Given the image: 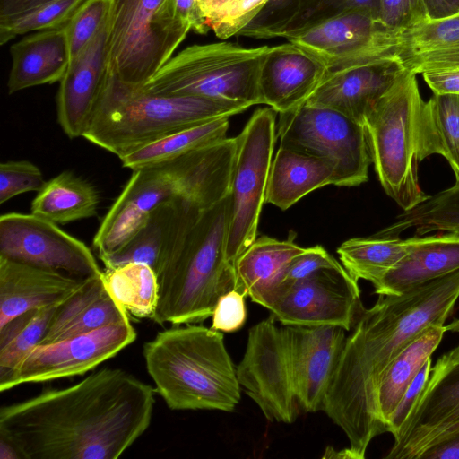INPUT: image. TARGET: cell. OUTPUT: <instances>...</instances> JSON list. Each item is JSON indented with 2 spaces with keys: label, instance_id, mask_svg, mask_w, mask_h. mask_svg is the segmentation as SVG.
<instances>
[{
  "label": "cell",
  "instance_id": "8d00e7d4",
  "mask_svg": "<svg viewBox=\"0 0 459 459\" xmlns=\"http://www.w3.org/2000/svg\"><path fill=\"white\" fill-rule=\"evenodd\" d=\"M59 306L31 309L0 328V375L12 369L39 344Z\"/></svg>",
  "mask_w": 459,
  "mask_h": 459
},
{
  "label": "cell",
  "instance_id": "db71d44e",
  "mask_svg": "<svg viewBox=\"0 0 459 459\" xmlns=\"http://www.w3.org/2000/svg\"><path fill=\"white\" fill-rule=\"evenodd\" d=\"M22 458L18 450L5 438L0 437V459Z\"/></svg>",
  "mask_w": 459,
  "mask_h": 459
},
{
  "label": "cell",
  "instance_id": "2e32d148",
  "mask_svg": "<svg viewBox=\"0 0 459 459\" xmlns=\"http://www.w3.org/2000/svg\"><path fill=\"white\" fill-rule=\"evenodd\" d=\"M0 256L78 277L103 272L82 241L32 213L1 215Z\"/></svg>",
  "mask_w": 459,
  "mask_h": 459
},
{
  "label": "cell",
  "instance_id": "f1b7e54d",
  "mask_svg": "<svg viewBox=\"0 0 459 459\" xmlns=\"http://www.w3.org/2000/svg\"><path fill=\"white\" fill-rule=\"evenodd\" d=\"M445 325H431L418 335L391 362L377 390V411L388 432L390 420L409 386L438 347L446 333Z\"/></svg>",
  "mask_w": 459,
  "mask_h": 459
},
{
  "label": "cell",
  "instance_id": "83f0119b",
  "mask_svg": "<svg viewBox=\"0 0 459 459\" xmlns=\"http://www.w3.org/2000/svg\"><path fill=\"white\" fill-rule=\"evenodd\" d=\"M334 180V167L326 160L280 146L272 160L265 203L285 211Z\"/></svg>",
  "mask_w": 459,
  "mask_h": 459
},
{
  "label": "cell",
  "instance_id": "7402d4cb",
  "mask_svg": "<svg viewBox=\"0 0 459 459\" xmlns=\"http://www.w3.org/2000/svg\"><path fill=\"white\" fill-rule=\"evenodd\" d=\"M327 71L322 62L290 41L270 47L259 72L262 102L276 113L299 108L317 88Z\"/></svg>",
  "mask_w": 459,
  "mask_h": 459
},
{
  "label": "cell",
  "instance_id": "44dd1931",
  "mask_svg": "<svg viewBox=\"0 0 459 459\" xmlns=\"http://www.w3.org/2000/svg\"><path fill=\"white\" fill-rule=\"evenodd\" d=\"M88 278L0 256V328L31 309L63 304Z\"/></svg>",
  "mask_w": 459,
  "mask_h": 459
},
{
  "label": "cell",
  "instance_id": "7c38bea8",
  "mask_svg": "<svg viewBox=\"0 0 459 459\" xmlns=\"http://www.w3.org/2000/svg\"><path fill=\"white\" fill-rule=\"evenodd\" d=\"M240 387L266 420L293 423L299 411L289 341L284 326L271 316L252 326L243 358L236 367Z\"/></svg>",
  "mask_w": 459,
  "mask_h": 459
},
{
  "label": "cell",
  "instance_id": "e575fe53",
  "mask_svg": "<svg viewBox=\"0 0 459 459\" xmlns=\"http://www.w3.org/2000/svg\"><path fill=\"white\" fill-rule=\"evenodd\" d=\"M109 294L136 318L152 319L159 301L155 271L145 264L129 263L103 271Z\"/></svg>",
  "mask_w": 459,
  "mask_h": 459
},
{
  "label": "cell",
  "instance_id": "9c48e42d",
  "mask_svg": "<svg viewBox=\"0 0 459 459\" xmlns=\"http://www.w3.org/2000/svg\"><path fill=\"white\" fill-rule=\"evenodd\" d=\"M190 30L174 16L169 0H109V74L125 84L143 86Z\"/></svg>",
  "mask_w": 459,
  "mask_h": 459
},
{
  "label": "cell",
  "instance_id": "277c9868",
  "mask_svg": "<svg viewBox=\"0 0 459 459\" xmlns=\"http://www.w3.org/2000/svg\"><path fill=\"white\" fill-rule=\"evenodd\" d=\"M237 141L225 138L133 171L93 238L100 259L123 247L158 205L178 198L212 206L230 194Z\"/></svg>",
  "mask_w": 459,
  "mask_h": 459
},
{
  "label": "cell",
  "instance_id": "91938a15",
  "mask_svg": "<svg viewBox=\"0 0 459 459\" xmlns=\"http://www.w3.org/2000/svg\"><path fill=\"white\" fill-rule=\"evenodd\" d=\"M455 179H456V182H455V183H459V175H457V176L455 177Z\"/></svg>",
  "mask_w": 459,
  "mask_h": 459
},
{
  "label": "cell",
  "instance_id": "8992f818",
  "mask_svg": "<svg viewBox=\"0 0 459 459\" xmlns=\"http://www.w3.org/2000/svg\"><path fill=\"white\" fill-rule=\"evenodd\" d=\"M246 109L197 97L152 93L109 74L82 137L121 158L185 127Z\"/></svg>",
  "mask_w": 459,
  "mask_h": 459
},
{
  "label": "cell",
  "instance_id": "681fc988",
  "mask_svg": "<svg viewBox=\"0 0 459 459\" xmlns=\"http://www.w3.org/2000/svg\"><path fill=\"white\" fill-rule=\"evenodd\" d=\"M169 4L174 16L196 33L204 34L210 30L197 0H169Z\"/></svg>",
  "mask_w": 459,
  "mask_h": 459
},
{
  "label": "cell",
  "instance_id": "74e56055",
  "mask_svg": "<svg viewBox=\"0 0 459 459\" xmlns=\"http://www.w3.org/2000/svg\"><path fill=\"white\" fill-rule=\"evenodd\" d=\"M87 0H55L27 12L0 18V44L19 35L65 26Z\"/></svg>",
  "mask_w": 459,
  "mask_h": 459
},
{
  "label": "cell",
  "instance_id": "d6a6232c",
  "mask_svg": "<svg viewBox=\"0 0 459 459\" xmlns=\"http://www.w3.org/2000/svg\"><path fill=\"white\" fill-rule=\"evenodd\" d=\"M179 199L158 205L150 212L143 227L123 247L100 258L105 269L139 263L151 266L156 273L173 231Z\"/></svg>",
  "mask_w": 459,
  "mask_h": 459
},
{
  "label": "cell",
  "instance_id": "52a82bcc",
  "mask_svg": "<svg viewBox=\"0 0 459 459\" xmlns=\"http://www.w3.org/2000/svg\"><path fill=\"white\" fill-rule=\"evenodd\" d=\"M416 75L403 68L364 123L379 182L403 212L429 196L420 188L418 177L420 126L425 101Z\"/></svg>",
  "mask_w": 459,
  "mask_h": 459
},
{
  "label": "cell",
  "instance_id": "8fae6325",
  "mask_svg": "<svg viewBox=\"0 0 459 459\" xmlns=\"http://www.w3.org/2000/svg\"><path fill=\"white\" fill-rule=\"evenodd\" d=\"M275 115L271 108L257 109L236 136L226 243L227 257L234 264L256 238L277 139Z\"/></svg>",
  "mask_w": 459,
  "mask_h": 459
},
{
  "label": "cell",
  "instance_id": "11a10c76",
  "mask_svg": "<svg viewBox=\"0 0 459 459\" xmlns=\"http://www.w3.org/2000/svg\"><path fill=\"white\" fill-rule=\"evenodd\" d=\"M323 458H341V459H357L356 455L352 453L350 448H344L341 451L334 450L332 446L325 448Z\"/></svg>",
  "mask_w": 459,
  "mask_h": 459
},
{
  "label": "cell",
  "instance_id": "e0dca14e",
  "mask_svg": "<svg viewBox=\"0 0 459 459\" xmlns=\"http://www.w3.org/2000/svg\"><path fill=\"white\" fill-rule=\"evenodd\" d=\"M387 30L371 15L355 12L325 20L286 39L330 71L382 60Z\"/></svg>",
  "mask_w": 459,
  "mask_h": 459
},
{
  "label": "cell",
  "instance_id": "bcb514c9",
  "mask_svg": "<svg viewBox=\"0 0 459 459\" xmlns=\"http://www.w3.org/2000/svg\"><path fill=\"white\" fill-rule=\"evenodd\" d=\"M340 265L342 264L322 246L307 247L304 253L291 262L281 285L290 284L306 279L320 270Z\"/></svg>",
  "mask_w": 459,
  "mask_h": 459
},
{
  "label": "cell",
  "instance_id": "c3c4849f",
  "mask_svg": "<svg viewBox=\"0 0 459 459\" xmlns=\"http://www.w3.org/2000/svg\"><path fill=\"white\" fill-rule=\"evenodd\" d=\"M421 75L433 93L459 95V65L426 71Z\"/></svg>",
  "mask_w": 459,
  "mask_h": 459
},
{
  "label": "cell",
  "instance_id": "7a4b0ae2",
  "mask_svg": "<svg viewBox=\"0 0 459 459\" xmlns=\"http://www.w3.org/2000/svg\"><path fill=\"white\" fill-rule=\"evenodd\" d=\"M459 299V270L401 295H378L346 338L322 410L363 459L374 437L385 433L377 411L381 379L403 350L431 325H444Z\"/></svg>",
  "mask_w": 459,
  "mask_h": 459
},
{
  "label": "cell",
  "instance_id": "9f6ffc18",
  "mask_svg": "<svg viewBox=\"0 0 459 459\" xmlns=\"http://www.w3.org/2000/svg\"><path fill=\"white\" fill-rule=\"evenodd\" d=\"M230 1L231 0H214L206 18L207 25L208 22L211 21Z\"/></svg>",
  "mask_w": 459,
  "mask_h": 459
},
{
  "label": "cell",
  "instance_id": "5b68a950",
  "mask_svg": "<svg viewBox=\"0 0 459 459\" xmlns=\"http://www.w3.org/2000/svg\"><path fill=\"white\" fill-rule=\"evenodd\" d=\"M155 391L171 410L232 412L240 385L221 332L202 325H173L143 344Z\"/></svg>",
  "mask_w": 459,
  "mask_h": 459
},
{
  "label": "cell",
  "instance_id": "cb8c5ba5",
  "mask_svg": "<svg viewBox=\"0 0 459 459\" xmlns=\"http://www.w3.org/2000/svg\"><path fill=\"white\" fill-rule=\"evenodd\" d=\"M406 255L376 285L377 295H401L459 270V235L407 238Z\"/></svg>",
  "mask_w": 459,
  "mask_h": 459
},
{
  "label": "cell",
  "instance_id": "d6986e66",
  "mask_svg": "<svg viewBox=\"0 0 459 459\" xmlns=\"http://www.w3.org/2000/svg\"><path fill=\"white\" fill-rule=\"evenodd\" d=\"M107 33L108 20L59 82L57 121L71 139L83 136L109 76Z\"/></svg>",
  "mask_w": 459,
  "mask_h": 459
},
{
  "label": "cell",
  "instance_id": "4dcf8cb0",
  "mask_svg": "<svg viewBox=\"0 0 459 459\" xmlns=\"http://www.w3.org/2000/svg\"><path fill=\"white\" fill-rule=\"evenodd\" d=\"M442 155L459 175V95L435 94L425 101L420 126V160Z\"/></svg>",
  "mask_w": 459,
  "mask_h": 459
},
{
  "label": "cell",
  "instance_id": "60d3db41",
  "mask_svg": "<svg viewBox=\"0 0 459 459\" xmlns=\"http://www.w3.org/2000/svg\"><path fill=\"white\" fill-rule=\"evenodd\" d=\"M109 0H87L65 25L71 59L94 39L108 16Z\"/></svg>",
  "mask_w": 459,
  "mask_h": 459
},
{
  "label": "cell",
  "instance_id": "5bb4252c",
  "mask_svg": "<svg viewBox=\"0 0 459 459\" xmlns=\"http://www.w3.org/2000/svg\"><path fill=\"white\" fill-rule=\"evenodd\" d=\"M266 309L282 325H333L351 331L365 307L358 281L340 265L279 286Z\"/></svg>",
  "mask_w": 459,
  "mask_h": 459
},
{
  "label": "cell",
  "instance_id": "f5cc1de1",
  "mask_svg": "<svg viewBox=\"0 0 459 459\" xmlns=\"http://www.w3.org/2000/svg\"><path fill=\"white\" fill-rule=\"evenodd\" d=\"M55 0H0V18L13 16Z\"/></svg>",
  "mask_w": 459,
  "mask_h": 459
},
{
  "label": "cell",
  "instance_id": "f907efd6",
  "mask_svg": "<svg viewBox=\"0 0 459 459\" xmlns=\"http://www.w3.org/2000/svg\"><path fill=\"white\" fill-rule=\"evenodd\" d=\"M419 459H459V431L427 449Z\"/></svg>",
  "mask_w": 459,
  "mask_h": 459
},
{
  "label": "cell",
  "instance_id": "ac0fdd59",
  "mask_svg": "<svg viewBox=\"0 0 459 459\" xmlns=\"http://www.w3.org/2000/svg\"><path fill=\"white\" fill-rule=\"evenodd\" d=\"M287 333L296 398L301 411L323 402L346 340L339 326L283 325Z\"/></svg>",
  "mask_w": 459,
  "mask_h": 459
},
{
  "label": "cell",
  "instance_id": "603a6c76",
  "mask_svg": "<svg viewBox=\"0 0 459 459\" xmlns=\"http://www.w3.org/2000/svg\"><path fill=\"white\" fill-rule=\"evenodd\" d=\"M381 59H392L416 74L459 65V14L387 30Z\"/></svg>",
  "mask_w": 459,
  "mask_h": 459
},
{
  "label": "cell",
  "instance_id": "9a60e30c",
  "mask_svg": "<svg viewBox=\"0 0 459 459\" xmlns=\"http://www.w3.org/2000/svg\"><path fill=\"white\" fill-rule=\"evenodd\" d=\"M459 431V344L438 358L418 394L386 459H419Z\"/></svg>",
  "mask_w": 459,
  "mask_h": 459
},
{
  "label": "cell",
  "instance_id": "f546056e",
  "mask_svg": "<svg viewBox=\"0 0 459 459\" xmlns=\"http://www.w3.org/2000/svg\"><path fill=\"white\" fill-rule=\"evenodd\" d=\"M100 195L94 186L65 170L46 181L31 202V213L56 224L97 215Z\"/></svg>",
  "mask_w": 459,
  "mask_h": 459
},
{
  "label": "cell",
  "instance_id": "ee69618b",
  "mask_svg": "<svg viewBox=\"0 0 459 459\" xmlns=\"http://www.w3.org/2000/svg\"><path fill=\"white\" fill-rule=\"evenodd\" d=\"M378 21L396 32L427 21L422 0H380Z\"/></svg>",
  "mask_w": 459,
  "mask_h": 459
},
{
  "label": "cell",
  "instance_id": "3957f363",
  "mask_svg": "<svg viewBox=\"0 0 459 459\" xmlns=\"http://www.w3.org/2000/svg\"><path fill=\"white\" fill-rule=\"evenodd\" d=\"M230 217V194L209 208L190 199L178 201L156 272L159 301L153 322H203L212 316L220 297L235 290V264L226 252Z\"/></svg>",
  "mask_w": 459,
  "mask_h": 459
},
{
  "label": "cell",
  "instance_id": "7bdbcfd3",
  "mask_svg": "<svg viewBox=\"0 0 459 459\" xmlns=\"http://www.w3.org/2000/svg\"><path fill=\"white\" fill-rule=\"evenodd\" d=\"M269 0H231L208 26L221 39L239 34L262 11Z\"/></svg>",
  "mask_w": 459,
  "mask_h": 459
},
{
  "label": "cell",
  "instance_id": "ba28073f",
  "mask_svg": "<svg viewBox=\"0 0 459 459\" xmlns=\"http://www.w3.org/2000/svg\"><path fill=\"white\" fill-rule=\"evenodd\" d=\"M269 49L230 42L193 45L171 57L143 87L156 94L192 96L248 108L263 104L258 78Z\"/></svg>",
  "mask_w": 459,
  "mask_h": 459
},
{
  "label": "cell",
  "instance_id": "ab89813d",
  "mask_svg": "<svg viewBox=\"0 0 459 459\" xmlns=\"http://www.w3.org/2000/svg\"><path fill=\"white\" fill-rule=\"evenodd\" d=\"M379 5L380 0H316L290 23L283 38L349 13H364L378 20Z\"/></svg>",
  "mask_w": 459,
  "mask_h": 459
},
{
  "label": "cell",
  "instance_id": "6f0895ef",
  "mask_svg": "<svg viewBox=\"0 0 459 459\" xmlns=\"http://www.w3.org/2000/svg\"><path fill=\"white\" fill-rule=\"evenodd\" d=\"M199 6L204 15L205 18H207L208 13L212 5V3L214 0H197ZM207 21V19H206Z\"/></svg>",
  "mask_w": 459,
  "mask_h": 459
},
{
  "label": "cell",
  "instance_id": "4fadbf2b",
  "mask_svg": "<svg viewBox=\"0 0 459 459\" xmlns=\"http://www.w3.org/2000/svg\"><path fill=\"white\" fill-rule=\"evenodd\" d=\"M137 333L130 320L78 336L38 344L12 369L0 375V391L22 384L44 383L83 375L133 343Z\"/></svg>",
  "mask_w": 459,
  "mask_h": 459
},
{
  "label": "cell",
  "instance_id": "1f68e13d",
  "mask_svg": "<svg viewBox=\"0 0 459 459\" xmlns=\"http://www.w3.org/2000/svg\"><path fill=\"white\" fill-rule=\"evenodd\" d=\"M229 117H221L180 129L120 159L133 171L196 151L227 138Z\"/></svg>",
  "mask_w": 459,
  "mask_h": 459
},
{
  "label": "cell",
  "instance_id": "ffe728a7",
  "mask_svg": "<svg viewBox=\"0 0 459 459\" xmlns=\"http://www.w3.org/2000/svg\"><path fill=\"white\" fill-rule=\"evenodd\" d=\"M403 70L398 62L382 59L327 71L306 103L334 109L364 125Z\"/></svg>",
  "mask_w": 459,
  "mask_h": 459
},
{
  "label": "cell",
  "instance_id": "816d5d0a",
  "mask_svg": "<svg viewBox=\"0 0 459 459\" xmlns=\"http://www.w3.org/2000/svg\"><path fill=\"white\" fill-rule=\"evenodd\" d=\"M427 21H438L459 14V0H422Z\"/></svg>",
  "mask_w": 459,
  "mask_h": 459
},
{
  "label": "cell",
  "instance_id": "f6af8a7d",
  "mask_svg": "<svg viewBox=\"0 0 459 459\" xmlns=\"http://www.w3.org/2000/svg\"><path fill=\"white\" fill-rule=\"evenodd\" d=\"M245 298L236 290L221 296L212 316L211 328L221 333H233L242 328L247 316Z\"/></svg>",
  "mask_w": 459,
  "mask_h": 459
},
{
  "label": "cell",
  "instance_id": "30bf717a",
  "mask_svg": "<svg viewBox=\"0 0 459 459\" xmlns=\"http://www.w3.org/2000/svg\"><path fill=\"white\" fill-rule=\"evenodd\" d=\"M280 146L329 161L334 186H356L368 178L371 160L365 126L332 108L304 105L279 113Z\"/></svg>",
  "mask_w": 459,
  "mask_h": 459
},
{
  "label": "cell",
  "instance_id": "b9f144b4",
  "mask_svg": "<svg viewBox=\"0 0 459 459\" xmlns=\"http://www.w3.org/2000/svg\"><path fill=\"white\" fill-rule=\"evenodd\" d=\"M46 181L38 166L29 160L0 164V204L27 192H39Z\"/></svg>",
  "mask_w": 459,
  "mask_h": 459
},
{
  "label": "cell",
  "instance_id": "836d02e7",
  "mask_svg": "<svg viewBox=\"0 0 459 459\" xmlns=\"http://www.w3.org/2000/svg\"><path fill=\"white\" fill-rule=\"evenodd\" d=\"M407 251V239L372 235L344 241L337 254L342 266L354 280L370 281L375 287Z\"/></svg>",
  "mask_w": 459,
  "mask_h": 459
},
{
  "label": "cell",
  "instance_id": "d590c367",
  "mask_svg": "<svg viewBox=\"0 0 459 459\" xmlns=\"http://www.w3.org/2000/svg\"><path fill=\"white\" fill-rule=\"evenodd\" d=\"M409 229H414L418 236L433 231L459 235V183L429 195L414 208L399 214L394 223L374 235L397 238Z\"/></svg>",
  "mask_w": 459,
  "mask_h": 459
},
{
  "label": "cell",
  "instance_id": "7dc6e473",
  "mask_svg": "<svg viewBox=\"0 0 459 459\" xmlns=\"http://www.w3.org/2000/svg\"><path fill=\"white\" fill-rule=\"evenodd\" d=\"M431 366V358H429L409 386L394 413L388 427V432L391 433L394 437L398 435L403 422L405 421L418 394L429 377Z\"/></svg>",
  "mask_w": 459,
  "mask_h": 459
},
{
  "label": "cell",
  "instance_id": "d4e9b609",
  "mask_svg": "<svg viewBox=\"0 0 459 459\" xmlns=\"http://www.w3.org/2000/svg\"><path fill=\"white\" fill-rule=\"evenodd\" d=\"M10 52L9 94L60 82L71 61L65 26L26 36L13 44Z\"/></svg>",
  "mask_w": 459,
  "mask_h": 459
},
{
  "label": "cell",
  "instance_id": "f35d334b",
  "mask_svg": "<svg viewBox=\"0 0 459 459\" xmlns=\"http://www.w3.org/2000/svg\"><path fill=\"white\" fill-rule=\"evenodd\" d=\"M316 0H269L238 35L255 39L283 38L290 23Z\"/></svg>",
  "mask_w": 459,
  "mask_h": 459
},
{
  "label": "cell",
  "instance_id": "4316f807",
  "mask_svg": "<svg viewBox=\"0 0 459 459\" xmlns=\"http://www.w3.org/2000/svg\"><path fill=\"white\" fill-rule=\"evenodd\" d=\"M306 248L291 238L278 240L268 236L255 238L235 263V290L266 308L288 267Z\"/></svg>",
  "mask_w": 459,
  "mask_h": 459
},
{
  "label": "cell",
  "instance_id": "680465c9",
  "mask_svg": "<svg viewBox=\"0 0 459 459\" xmlns=\"http://www.w3.org/2000/svg\"><path fill=\"white\" fill-rule=\"evenodd\" d=\"M446 326V332L459 333V318L453 320Z\"/></svg>",
  "mask_w": 459,
  "mask_h": 459
},
{
  "label": "cell",
  "instance_id": "6da1fadb",
  "mask_svg": "<svg viewBox=\"0 0 459 459\" xmlns=\"http://www.w3.org/2000/svg\"><path fill=\"white\" fill-rule=\"evenodd\" d=\"M155 388L120 368L1 407L0 437L23 459H116L150 426Z\"/></svg>",
  "mask_w": 459,
  "mask_h": 459
},
{
  "label": "cell",
  "instance_id": "484cf974",
  "mask_svg": "<svg viewBox=\"0 0 459 459\" xmlns=\"http://www.w3.org/2000/svg\"><path fill=\"white\" fill-rule=\"evenodd\" d=\"M129 320L126 309L107 290L103 272L86 283L56 310L39 344L78 336Z\"/></svg>",
  "mask_w": 459,
  "mask_h": 459
}]
</instances>
